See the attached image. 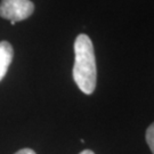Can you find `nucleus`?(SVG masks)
Masks as SVG:
<instances>
[{
	"label": "nucleus",
	"instance_id": "obj_1",
	"mask_svg": "<svg viewBox=\"0 0 154 154\" xmlns=\"http://www.w3.org/2000/svg\"><path fill=\"white\" fill-rule=\"evenodd\" d=\"M73 79L79 89L86 95L95 91L97 80L94 46L87 34H79L74 41Z\"/></svg>",
	"mask_w": 154,
	"mask_h": 154
},
{
	"label": "nucleus",
	"instance_id": "obj_2",
	"mask_svg": "<svg viewBox=\"0 0 154 154\" xmlns=\"http://www.w3.org/2000/svg\"><path fill=\"white\" fill-rule=\"evenodd\" d=\"M34 11V4L30 0H1L0 17L11 21V25L24 21Z\"/></svg>",
	"mask_w": 154,
	"mask_h": 154
},
{
	"label": "nucleus",
	"instance_id": "obj_3",
	"mask_svg": "<svg viewBox=\"0 0 154 154\" xmlns=\"http://www.w3.org/2000/svg\"><path fill=\"white\" fill-rule=\"evenodd\" d=\"M13 56H14V50L11 45L7 41H1L0 42V81L4 79L8 71Z\"/></svg>",
	"mask_w": 154,
	"mask_h": 154
},
{
	"label": "nucleus",
	"instance_id": "obj_4",
	"mask_svg": "<svg viewBox=\"0 0 154 154\" xmlns=\"http://www.w3.org/2000/svg\"><path fill=\"white\" fill-rule=\"evenodd\" d=\"M146 142L149 144V147L151 149L152 153L154 154V122L149 126L146 130Z\"/></svg>",
	"mask_w": 154,
	"mask_h": 154
},
{
	"label": "nucleus",
	"instance_id": "obj_5",
	"mask_svg": "<svg viewBox=\"0 0 154 154\" xmlns=\"http://www.w3.org/2000/svg\"><path fill=\"white\" fill-rule=\"evenodd\" d=\"M15 154H37L33 149H20V151H17Z\"/></svg>",
	"mask_w": 154,
	"mask_h": 154
},
{
	"label": "nucleus",
	"instance_id": "obj_6",
	"mask_svg": "<svg viewBox=\"0 0 154 154\" xmlns=\"http://www.w3.org/2000/svg\"><path fill=\"white\" fill-rule=\"evenodd\" d=\"M79 154H95V153H94L93 151H90V149H85V151H82L81 153Z\"/></svg>",
	"mask_w": 154,
	"mask_h": 154
}]
</instances>
